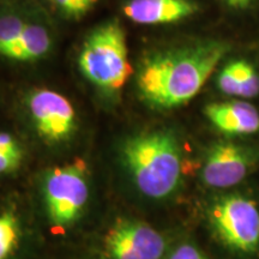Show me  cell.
I'll return each mask as SVG.
<instances>
[{
	"label": "cell",
	"mask_w": 259,
	"mask_h": 259,
	"mask_svg": "<svg viewBox=\"0 0 259 259\" xmlns=\"http://www.w3.org/2000/svg\"><path fill=\"white\" fill-rule=\"evenodd\" d=\"M210 221L233 250L252 253L259 247V209L254 200L238 194L223 197L211 206Z\"/></svg>",
	"instance_id": "4"
},
{
	"label": "cell",
	"mask_w": 259,
	"mask_h": 259,
	"mask_svg": "<svg viewBox=\"0 0 259 259\" xmlns=\"http://www.w3.org/2000/svg\"><path fill=\"white\" fill-rule=\"evenodd\" d=\"M22 156L0 154V174H8L17 169L21 164Z\"/></svg>",
	"instance_id": "18"
},
{
	"label": "cell",
	"mask_w": 259,
	"mask_h": 259,
	"mask_svg": "<svg viewBox=\"0 0 259 259\" xmlns=\"http://www.w3.org/2000/svg\"><path fill=\"white\" fill-rule=\"evenodd\" d=\"M130 21L143 25L170 24L199 11L194 0H128L122 8Z\"/></svg>",
	"instance_id": "9"
},
{
	"label": "cell",
	"mask_w": 259,
	"mask_h": 259,
	"mask_svg": "<svg viewBox=\"0 0 259 259\" xmlns=\"http://www.w3.org/2000/svg\"><path fill=\"white\" fill-rule=\"evenodd\" d=\"M45 202L50 220L56 226L76 221L88 202L89 186L83 162L57 167L45 179Z\"/></svg>",
	"instance_id": "5"
},
{
	"label": "cell",
	"mask_w": 259,
	"mask_h": 259,
	"mask_svg": "<svg viewBox=\"0 0 259 259\" xmlns=\"http://www.w3.org/2000/svg\"><path fill=\"white\" fill-rule=\"evenodd\" d=\"M122 157L136 185L145 196L164 198L177 190L181 179V150L169 131L144 132L130 137Z\"/></svg>",
	"instance_id": "2"
},
{
	"label": "cell",
	"mask_w": 259,
	"mask_h": 259,
	"mask_svg": "<svg viewBox=\"0 0 259 259\" xmlns=\"http://www.w3.org/2000/svg\"><path fill=\"white\" fill-rule=\"evenodd\" d=\"M51 46L52 37L47 29L28 22L21 36L6 48L2 57L17 61H34L46 56Z\"/></svg>",
	"instance_id": "11"
},
{
	"label": "cell",
	"mask_w": 259,
	"mask_h": 259,
	"mask_svg": "<svg viewBox=\"0 0 259 259\" xmlns=\"http://www.w3.org/2000/svg\"><path fill=\"white\" fill-rule=\"evenodd\" d=\"M0 154L23 156L21 145L16 141V138L8 132H0Z\"/></svg>",
	"instance_id": "16"
},
{
	"label": "cell",
	"mask_w": 259,
	"mask_h": 259,
	"mask_svg": "<svg viewBox=\"0 0 259 259\" xmlns=\"http://www.w3.org/2000/svg\"><path fill=\"white\" fill-rule=\"evenodd\" d=\"M51 3L61 16L78 19L92 11L99 0H51Z\"/></svg>",
	"instance_id": "15"
},
{
	"label": "cell",
	"mask_w": 259,
	"mask_h": 259,
	"mask_svg": "<svg viewBox=\"0 0 259 259\" xmlns=\"http://www.w3.org/2000/svg\"><path fill=\"white\" fill-rule=\"evenodd\" d=\"M28 109L37 134L50 143H61L74 134L77 115L67 97L50 89L34 90Z\"/></svg>",
	"instance_id": "6"
},
{
	"label": "cell",
	"mask_w": 259,
	"mask_h": 259,
	"mask_svg": "<svg viewBox=\"0 0 259 259\" xmlns=\"http://www.w3.org/2000/svg\"><path fill=\"white\" fill-rule=\"evenodd\" d=\"M105 248L111 259H161L166 241L147 223L119 220L107 233Z\"/></svg>",
	"instance_id": "7"
},
{
	"label": "cell",
	"mask_w": 259,
	"mask_h": 259,
	"mask_svg": "<svg viewBox=\"0 0 259 259\" xmlns=\"http://www.w3.org/2000/svg\"><path fill=\"white\" fill-rule=\"evenodd\" d=\"M169 259H209L204 255L198 248L193 245L184 244L180 245L176 251L173 252Z\"/></svg>",
	"instance_id": "17"
},
{
	"label": "cell",
	"mask_w": 259,
	"mask_h": 259,
	"mask_svg": "<svg viewBox=\"0 0 259 259\" xmlns=\"http://www.w3.org/2000/svg\"><path fill=\"white\" fill-rule=\"evenodd\" d=\"M204 113L209 121L225 135L246 136L259 131V112L251 103L241 100L210 103Z\"/></svg>",
	"instance_id": "10"
},
{
	"label": "cell",
	"mask_w": 259,
	"mask_h": 259,
	"mask_svg": "<svg viewBox=\"0 0 259 259\" xmlns=\"http://www.w3.org/2000/svg\"><path fill=\"white\" fill-rule=\"evenodd\" d=\"M238 96L242 99H252L259 94V74L252 65L246 60H233Z\"/></svg>",
	"instance_id": "12"
},
{
	"label": "cell",
	"mask_w": 259,
	"mask_h": 259,
	"mask_svg": "<svg viewBox=\"0 0 259 259\" xmlns=\"http://www.w3.org/2000/svg\"><path fill=\"white\" fill-rule=\"evenodd\" d=\"M28 22L17 14L0 15V56L23 32Z\"/></svg>",
	"instance_id": "14"
},
{
	"label": "cell",
	"mask_w": 259,
	"mask_h": 259,
	"mask_svg": "<svg viewBox=\"0 0 259 259\" xmlns=\"http://www.w3.org/2000/svg\"><path fill=\"white\" fill-rule=\"evenodd\" d=\"M226 5H228L229 8L233 9H246L252 4L253 0H222Z\"/></svg>",
	"instance_id": "19"
},
{
	"label": "cell",
	"mask_w": 259,
	"mask_h": 259,
	"mask_svg": "<svg viewBox=\"0 0 259 259\" xmlns=\"http://www.w3.org/2000/svg\"><path fill=\"white\" fill-rule=\"evenodd\" d=\"M19 241L18 220L12 212L0 215V259H9Z\"/></svg>",
	"instance_id": "13"
},
{
	"label": "cell",
	"mask_w": 259,
	"mask_h": 259,
	"mask_svg": "<svg viewBox=\"0 0 259 259\" xmlns=\"http://www.w3.org/2000/svg\"><path fill=\"white\" fill-rule=\"evenodd\" d=\"M254 163L253 153L242 145L221 142L209 150L203 167V180L215 189H228L240 184Z\"/></svg>",
	"instance_id": "8"
},
{
	"label": "cell",
	"mask_w": 259,
	"mask_h": 259,
	"mask_svg": "<svg viewBox=\"0 0 259 259\" xmlns=\"http://www.w3.org/2000/svg\"><path fill=\"white\" fill-rule=\"evenodd\" d=\"M228 50L225 42L203 41L150 54L136 78L139 95L158 109L185 105L202 90Z\"/></svg>",
	"instance_id": "1"
},
{
	"label": "cell",
	"mask_w": 259,
	"mask_h": 259,
	"mask_svg": "<svg viewBox=\"0 0 259 259\" xmlns=\"http://www.w3.org/2000/svg\"><path fill=\"white\" fill-rule=\"evenodd\" d=\"M83 76L105 92H118L134 73L127 42L118 21H108L89 32L78 56Z\"/></svg>",
	"instance_id": "3"
}]
</instances>
